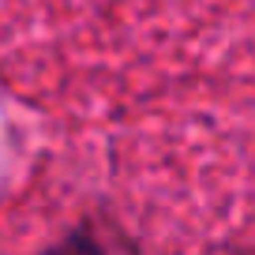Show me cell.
<instances>
[{
    "label": "cell",
    "mask_w": 255,
    "mask_h": 255,
    "mask_svg": "<svg viewBox=\"0 0 255 255\" xmlns=\"http://www.w3.org/2000/svg\"><path fill=\"white\" fill-rule=\"evenodd\" d=\"M45 255H105L102 244H98L94 237H87V233H75V237H68L60 248H53V252Z\"/></svg>",
    "instance_id": "cell-1"
},
{
    "label": "cell",
    "mask_w": 255,
    "mask_h": 255,
    "mask_svg": "<svg viewBox=\"0 0 255 255\" xmlns=\"http://www.w3.org/2000/svg\"><path fill=\"white\" fill-rule=\"evenodd\" d=\"M244 255H248V252H244Z\"/></svg>",
    "instance_id": "cell-2"
}]
</instances>
